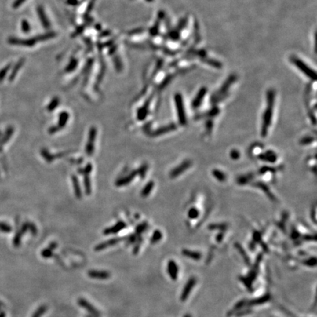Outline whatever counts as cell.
I'll return each mask as SVG.
<instances>
[{
  "instance_id": "obj_1",
  "label": "cell",
  "mask_w": 317,
  "mask_h": 317,
  "mask_svg": "<svg viewBox=\"0 0 317 317\" xmlns=\"http://www.w3.org/2000/svg\"><path fill=\"white\" fill-rule=\"evenodd\" d=\"M275 97V93L274 90L271 89L267 91V107L264 110L263 116H262L261 128V133L263 137H265L267 135L269 127L272 124L273 114H274Z\"/></svg>"
},
{
  "instance_id": "obj_2",
  "label": "cell",
  "mask_w": 317,
  "mask_h": 317,
  "mask_svg": "<svg viewBox=\"0 0 317 317\" xmlns=\"http://www.w3.org/2000/svg\"><path fill=\"white\" fill-rule=\"evenodd\" d=\"M236 79H237V76L235 74H232V75L229 76L225 80V82L223 84V85L220 87L219 90H217L213 94L212 97L211 98V101H212L213 103H218V102L221 101L222 100L224 99L227 96L228 90H229L231 85L236 81Z\"/></svg>"
},
{
  "instance_id": "obj_3",
  "label": "cell",
  "mask_w": 317,
  "mask_h": 317,
  "mask_svg": "<svg viewBox=\"0 0 317 317\" xmlns=\"http://www.w3.org/2000/svg\"><path fill=\"white\" fill-rule=\"evenodd\" d=\"M290 61L299 69V70H300V71L302 72L305 75L307 76L309 79H312L313 81L316 80V72H315L313 69L310 68L303 61L301 60L300 59H299L297 57H296V56L294 55L291 56Z\"/></svg>"
},
{
  "instance_id": "obj_4",
  "label": "cell",
  "mask_w": 317,
  "mask_h": 317,
  "mask_svg": "<svg viewBox=\"0 0 317 317\" xmlns=\"http://www.w3.org/2000/svg\"><path fill=\"white\" fill-rule=\"evenodd\" d=\"M174 101L176 104V108L177 110L178 119L180 124L184 126L187 124V115H186V110L184 107V104L183 101V96L180 93H176L174 96Z\"/></svg>"
},
{
  "instance_id": "obj_5",
  "label": "cell",
  "mask_w": 317,
  "mask_h": 317,
  "mask_svg": "<svg viewBox=\"0 0 317 317\" xmlns=\"http://www.w3.org/2000/svg\"><path fill=\"white\" fill-rule=\"evenodd\" d=\"M77 302L80 307L85 308L87 311V312L90 313V315H92V316H94L96 317H101V313H100V311H98L97 308H95L94 306L90 303V302H89L87 300H85V299L79 298V300H78Z\"/></svg>"
},
{
  "instance_id": "obj_6",
  "label": "cell",
  "mask_w": 317,
  "mask_h": 317,
  "mask_svg": "<svg viewBox=\"0 0 317 317\" xmlns=\"http://www.w3.org/2000/svg\"><path fill=\"white\" fill-rule=\"evenodd\" d=\"M192 165V163L190 160H185V161H184L183 162L180 164L178 166L175 167L173 170L171 171L170 177L172 178L178 177L180 175L183 174L184 173L185 171H187V170H188L189 168H190Z\"/></svg>"
},
{
  "instance_id": "obj_7",
  "label": "cell",
  "mask_w": 317,
  "mask_h": 317,
  "mask_svg": "<svg viewBox=\"0 0 317 317\" xmlns=\"http://www.w3.org/2000/svg\"><path fill=\"white\" fill-rule=\"evenodd\" d=\"M8 43L13 45H19V46H24L31 47L33 46L36 44L35 38H27V39H21V38H10L8 39Z\"/></svg>"
},
{
  "instance_id": "obj_8",
  "label": "cell",
  "mask_w": 317,
  "mask_h": 317,
  "mask_svg": "<svg viewBox=\"0 0 317 317\" xmlns=\"http://www.w3.org/2000/svg\"><path fill=\"white\" fill-rule=\"evenodd\" d=\"M96 129L95 127H92L90 129V132H89V137H88V142H87V145H86V153L88 156H91L93 154L94 149V144H95V140L96 137Z\"/></svg>"
},
{
  "instance_id": "obj_9",
  "label": "cell",
  "mask_w": 317,
  "mask_h": 317,
  "mask_svg": "<svg viewBox=\"0 0 317 317\" xmlns=\"http://www.w3.org/2000/svg\"><path fill=\"white\" fill-rule=\"evenodd\" d=\"M196 278H189L188 281H187V284L185 285L184 288V290L182 291L181 295V301L184 302L187 300V297H189V295L190 294V292L192 291L193 287L195 286V285L196 284Z\"/></svg>"
},
{
  "instance_id": "obj_10",
  "label": "cell",
  "mask_w": 317,
  "mask_h": 317,
  "mask_svg": "<svg viewBox=\"0 0 317 317\" xmlns=\"http://www.w3.org/2000/svg\"><path fill=\"white\" fill-rule=\"evenodd\" d=\"M123 239L121 238V237H115V238L110 239L107 240V241L101 242V243L98 244V245H97L96 247H95L94 250H95V251L103 250L108 248V247H111V246H113L115 245H116V244L119 243V242H121Z\"/></svg>"
},
{
  "instance_id": "obj_11",
  "label": "cell",
  "mask_w": 317,
  "mask_h": 317,
  "mask_svg": "<svg viewBox=\"0 0 317 317\" xmlns=\"http://www.w3.org/2000/svg\"><path fill=\"white\" fill-rule=\"evenodd\" d=\"M207 93V88L206 87H201L199 91L198 92V93L195 96V97L194 98L193 101L192 102V107L193 109H198L200 107V104H202V102L203 101V98L206 96V95Z\"/></svg>"
},
{
  "instance_id": "obj_12",
  "label": "cell",
  "mask_w": 317,
  "mask_h": 317,
  "mask_svg": "<svg viewBox=\"0 0 317 317\" xmlns=\"http://www.w3.org/2000/svg\"><path fill=\"white\" fill-rule=\"evenodd\" d=\"M87 275L90 278L98 280H107L111 278V274L107 271H98L91 269L88 271Z\"/></svg>"
},
{
  "instance_id": "obj_13",
  "label": "cell",
  "mask_w": 317,
  "mask_h": 317,
  "mask_svg": "<svg viewBox=\"0 0 317 317\" xmlns=\"http://www.w3.org/2000/svg\"><path fill=\"white\" fill-rule=\"evenodd\" d=\"M167 272L172 280H176L178 278V267L177 264L173 260H170L167 264Z\"/></svg>"
},
{
  "instance_id": "obj_14",
  "label": "cell",
  "mask_w": 317,
  "mask_h": 317,
  "mask_svg": "<svg viewBox=\"0 0 317 317\" xmlns=\"http://www.w3.org/2000/svg\"><path fill=\"white\" fill-rule=\"evenodd\" d=\"M260 158V159L261 161L265 162L267 163H272L274 164L277 161V154L275 152L272 151H267L266 152L263 153L262 154H260V156H258Z\"/></svg>"
},
{
  "instance_id": "obj_15",
  "label": "cell",
  "mask_w": 317,
  "mask_h": 317,
  "mask_svg": "<svg viewBox=\"0 0 317 317\" xmlns=\"http://www.w3.org/2000/svg\"><path fill=\"white\" fill-rule=\"evenodd\" d=\"M126 227V224L124 222L120 221L118 223H116L114 226L108 228L104 231V235H110V234H115L119 233L120 231L124 229Z\"/></svg>"
},
{
  "instance_id": "obj_16",
  "label": "cell",
  "mask_w": 317,
  "mask_h": 317,
  "mask_svg": "<svg viewBox=\"0 0 317 317\" xmlns=\"http://www.w3.org/2000/svg\"><path fill=\"white\" fill-rule=\"evenodd\" d=\"M37 13L38 17H39V19L40 21H41L43 27L46 29H49L51 26L50 21H49L48 17L46 15V13L44 11V10H43V7L38 6L37 8Z\"/></svg>"
},
{
  "instance_id": "obj_17",
  "label": "cell",
  "mask_w": 317,
  "mask_h": 317,
  "mask_svg": "<svg viewBox=\"0 0 317 317\" xmlns=\"http://www.w3.org/2000/svg\"><path fill=\"white\" fill-rule=\"evenodd\" d=\"M164 18H165V13H164L163 11L158 12L157 20H156V21L155 22L154 26L151 27V28L150 29V30H149V33H150V35L152 36V37H155V36H156L158 34L160 22H161V21L164 19Z\"/></svg>"
},
{
  "instance_id": "obj_18",
  "label": "cell",
  "mask_w": 317,
  "mask_h": 317,
  "mask_svg": "<svg viewBox=\"0 0 317 317\" xmlns=\"http://www.w3.org/2000/svg\"><path fill=\"white\" fill-rule=\"evenodd\" d=\"M57 247V245L56 242H52L51 243L48 247L43 250V251L41 252V256L43 258H49L53 256V251L54 249H56V247Z\"/></svg>"
},
{
  "instance_id": "obj_19",
  "label": "cell",
  "mask_w": 317,
  "mask_h": 317,
  "mask_svg": "<svg viewBox=\"0 0 317 317\" xmlns=\"http://www.w3.org/2000/svg\"><path fill=\"white\" fill-rule=\"evenodd\" d=\"M24 62H25L24 58H21V59H20L18 61L17 63H16V64L14 65L11 74H10V80H13L14 79V78H15L16 76V75H17L18 72L19 71L20 69H21V67L23 66V65L24 64Z\"/></svg>"
},
{
  "instance_id": "obj_20",
  "label": "cell",
  "mask_w": 317,
  "mask_h": 317,
  "mask_svg": "<svg viewBox=\"0 0 317 317\" xmlns=\"http://www.w3.org/2000/svg\"><path fill=\"white\" fill-rule=\"evenodd\" d=\"M137 173V171H134V172H132V173L129 175V176H126V177H125V178H121V180H119V181L116 183V185L123 186V185H126V184H127L130 183V182L132 181L133 179H134V178L135 177Z\"/></svg>"
},
{
  "instance_id": "obj_21",
  "label": "cell",
  "mask_w": 317,
  "mask_h": 317,
  "mask_svg": "<svg viewBox=\"0 0 317 317\" xmlns=\"http://www.w3.org/2000/svg\"><path fill=\"white\" fill-rule=\"evenodd\" d=\"M175 128H176V126H175L174 125H169L167 126H163L159 129H158V130H156L155 132H152L151 134H152V136H158L160 135V134H164V133L171 132V131L173 130Z\"/></svg>"
},
{
  "instance_id": "obj_22",
  "label": "cell",
  "mask_w": 317,
  "mask_h": 317,
  "mask_svg": "<svg viewBox=\"0 0 317 317\" xmlns=\"http://www.w3.org/2000/svg\"><path fill=\"white\" fill-rule=\"evenodd\" d=\"M200 60H201V61L203 62L204 63H206V64H208L209 65H211V66L214 67V68H220L222 67V63H220L219 61L215 60L210 59V58H207L206 57H201L200 58Z\"/></svg>"
},
{
  "instance_id": "obj_23",
  "label": "cell",
  "mask_w": 317,
  "mask_h": 317,
  "mask_svg": "<svg viewBox=\"0 0 317 317\" xmlns=\"http://www.w3.org/2000/svg\"><path fill=\"white\" fill-rule=\"evenodd\" d=\"M182 253H183L184 256L189 257V258H191L192 259L194 260H200V258H201V255H200V253L189 250H184L182 251Z\"/></svg>"
},
{
  "instance_id": "obj_24",
  "label": "cell",
  "mask_w": 317,
  "mask_h": 317,
  "mask_svg": "<svg viewBox=\"0 0 317 317\" xmlns=\"http://www.w3.org/2000/svg\"><path fill=\"white\" fill-rule=\"evenodd\" d=\"M56 35H57V34H56L55 32H46V33L39 35L37 36V37H35V38L36 41L37 42L45 41H47V40H49V39H51V38L56 37Z\"/></svg>"
},
{
  "instance_id": "obj_25",
  "label": "cell",
  "mask_w": 317,
  "mask_h": 317,
  "mask_svg": "<svg viewBox=\"0 0 317 317\" xmlns=\"http://www.w3.org/2000/svg\"><path fill=\"white\" fill-rule=\"evenodd\" d=\"M199 216H200L199 209H198L196 207H195V206L191 207L190 209L188 210V212H187V217H188V218L189 220H196V219H198V217Z\"/></svg>"
},
{
  "instance_id": "obj_26",
  "label": "cell",
  "mask_w": 317,
  "mask_h": 317,
  "mask_svg": "<svg viewBox=\"0 0 317 317\" xmlns=\"http://www.w3.org/2000/svg\"><path fill=\"white\" fill-rule=\"evenodd\" d=\"M68 114L67 113V112H62V113L60 115V121H59V124H58V130H59V129L60 128H63V127H64L65 124H66L67 121H68Z\"/></svg>"
},
{
  "instance_id": "obj_27",
  "label": "cell",
  "mask_w": 317,
  "mask_h": 317,
  "mask_svg": "<svg viewBox=\"0 0 317 317\" xmlns=\"http://www.w3.org/2000/svg\"><path fill=\"white\" fill-rule=\"evenodd\" d=\"M212 174L214 176V177L216 178L217 180L220 181H225L226 180V175H225L223 171L220 170H214L212 171Z\"/></svg>"
},
{
  "instance_id": "obj_28",
  "label": "cell",
  "mask_w": 317,
  "mask_h": 317,
  "mask_svg": "<svg viewBox=\"0 0 317 317\" xmlns=\"http://www.w3.org/2000/svg\"><path fill=\"white\" fill-rule=\"evenodd\" d=\"M78 65V60L75 58H73L70 61V63H68V65H67L66 68H65V71L67 73H71L74 71L75 69L77 68Z\"/></svg>"
},
{
  "instance_id": "obj_29",
  "label": "cell",
  "mask_w": 317,
  "mask_h": 317,
  "mask_svg": "<svg viewBox=\"0 0 317 317\" xmlns=\"http://www.w3.org/2000/svg\"><path fill=\"white\" fill-rule=\"evenodd\" d=\"M162 234L159 230H156L154 232V234H152V236L151 238V244H156L157 243L162 239Z\"/></svg>"
},
{
  "instance_id": "obj_30",
  "label": "cell",
  "mask_w": 317,
  "mask_h": 317,
  "mask_svg": "<svg viewBox=\"0 0 317 317\" xmlns=\"http://www.w3.org/2000/svg\"><path fill=\"white\" fill-rule=\"evenodd\" d=\"M154 181L149 182V183L148 184L145 186V187H144L143 191H142V192H141L142 196L147 197L148 195L151 193V191H152L153 188H154Z\"/></svg>"
},
{
  "instance_id": "obj_31",
  "label": "cell",
  "mask_w": 317,
  "mask_h": 317,
  "mask_svg": "<svg viewBox=\"0 0 317 317\" xmlns=\"http://www.w3.org/2000/svg\"><path fill=\"white\" fill-rule=\"evenodd\" d=\"M72 180H73V184H74V191H75L76 195L77 196L78 198H80V197H81V195H82L81 189H80V187H79V181H78L77 178H76L75 176H72Z\"/></svg>"
},
{
  "instance_id": "obj_32",
  "label": "cell",
  "mask_w": 317,
  "mask_h": 317,
  "mask_svg": "<svg viewBox=\"0 0 317 317\" xmlns=\"http://www.w3.org/2000/svg\"><path fill=\"white\" fill-rule=\"evenodd\" d=\"M167 37L170 38L172 41H177L180 39V32L176 29H175V30L169 32V33L167 34Z\"/></svg>"
},
{
  "instance_id": "obj_33",
  "label": "cell",
  "mask_w": 317,
  "mask_h": 317,
  "mask_svg": "<svg viewBox=\"0 0 317 317\" xmlns=\"http://www.w3.org/2000/svg\"><path fill=\"white\" fill-rule=\"evenodd\" d=\"M47 308H47L46 305H41L37 310H36L35 312L34 313V314L32 315V317H41L43 314H44L46 311Z\"/></svg>"
},
{
  "instance_id": "obj_34",
  "label": "cell",
  "mask_w": 317,
  "mask_h": 317,
  "mask_svg": "<svg viewBox=\"0 0 317 317\" xmlns=\"http://www.w3.org/2000/svg\"><path fill=\"white\" fill-rule=\"evenodd\" d=\"M269 300V295H266V296H264V297H261V298H258L256 299V300H253V301H251L250 302V305H258V304H263V303H265V302H268Z\"/></svg>"
},
{
  "instance_id": "obj_35",
  "label": "cell",
  "mask_w": 317,
  "mask_h": 317,
  "mask_svg": "<svg viewBox=\"0 0 317 317\" xmlns=\"http://www.w3.org/2000/svg\"><path fill=\"white\" fill-rule=\"evenodd\" d=\"M113 62L115 64V69L117 70V71H121L122 68H123V65H122L120 57H118V56H115L113 59Z\"/></svg>"
},
{
  "instance_id": "obj_36",
  "label": "cell",
  "mask_w": 317,
  "mask_h": 317,
  "mask_svg": "<svg viewBox=\"0 0 317 317\" xmlns=\"http://www.w3.org/2000/svg\"><path fill=\"white\" fill-rule=\"evenodd\" d=\"M21 30H22V32H24V33H27V32H29L30 31V24L26 19H24L21 21Z\"/></svg>"
},
{
  "instance_id": "obj_37",
  "label": "cell",
  "mask_w": 317,
  "mask_h": 317,
  "mask_svg": "<svg viewBox=\"0 0 317 317\" xmlns=\"http://www.w3.org/2000/svg\"><path fill=\"white\" fill-rule=\"evenodd\" d=\"M10 68H11V64H8L0 71V82L2 81V80L4 79V78L6 76L7 74H8L9 71H10Z\"/></svg>"
},
{
  "instance_id": "obj_38",
  "label": "cell",
  "mask_w": 317,
  "mask_h": 317,
  "mask_svg": "<svg viewBox=\"0 0 317 317\" xmlns=\"http://www.w3.org/2000/svg\"><path fill=\"white\" fill-rule=\"evenodd\" d=\"M147 227H148V223H144L143 224H141V225H138L136 228L135 234L137 236H139L140 234H143L144 231H145V229L147 228Z\"/></svg>"
},
{
  "instance_id": "obj_39",
  "label": "cell",
  "mask_w": 317,
  "mask_h": 317,
  "mask_svg": "<svg viewBox=\"0 0 317 317\" xmlns=\"http://www.w3.org/2000/svg\"><path fill=\"white\" fill-rule=\"evenodd\" d=\"M187 21H188V19H187V17L183 18V19H181V20H180L179 23H178V26H177V27H176V30L179 31V32L181 30H183V29L186 26H187Z\"/></svg>"
},
{
  "instance_id": "obj_40",
  "label": "cell",
  "mask_w": 317,
  "mask_h": 317,
  "mask_svg": "<svg viewBox=\"0 0 317 317\" xmlns=\"http://www.w3.org/2000/svg\"><path fill=\"white\" fill-rule=\"evenodd\" d=\"M142 242H143V239H140V237L137 239V240L136 241V244H135V246L134 247V248H133V254L134 255H137L138 253V252H139L140 250V245H141Z\"/></svg>"
},
{
  "instance_id": "obj_41",
  "label": "cell",
  "mask_w": 317,
  "mask_h": 317,
  "mask_svg": "<svg viewBox=\"0 0 317 317\" xmlns=\"http://www.w3.org/2000/svg\"><path fill=\"white\" fill-rule=\"evenodd\" d=\"M59 103H60V101H59V99H58L57 98H54V99H53L52 101H51V103L49 104L48 110L49 111H52L53 110H54V109H55L56 107H57V106L58 105V104H59Z\"/></svg>"
},
{
  "instance_id": "obj_42",
  "label": "cell",
  "mask_w": 317,
  "mask_h": 317,
  "mask_svg": "<svg viewBox=\"0 0 317 317\" xmlns=\"http://www.w3.org/2000/svg\"><path fill=\"white\" fill-rule=\"evenodd\" d=\"M138 238H139V236H137L135 234H132L131 236H129L126 239V245H132L133 243H135Z\"/></svg>"
},
{
  "instance_id": "obj_43",
  "label": "cell",
  "mask_w": 317,
  "mask_h": 317,
  "mask_svg": "<svg viewBox=\"0 0 317 317\" xmlns=\"http://www.w3.org/2000/svg\"><path fill=\"white\" fill-rule=\"evenodd\" d=\"M144 31H145V29L144 28H137V29H134V30L129 31L128 33H129V35H134L142 33V32H143Z\"/></svg>"
},
{
  "instance_id": "obj_44",
  "label": "cell",
  "mask_w": 317,
  "mask_h": 317,
  "mask_svg": "<svg viewBox=\"0 0 317 317\" xmlns=\"http://www.w3.org/2000/svg\"><path fill=\"white\" fill-rule=\"evenodd\" d=\"M85 26H82H82H80V27H78L77 30H76L75 32H74V33L72 34V37H73V38H74V37H76V36L79 35L81 34L82 32H83L84 30H85Z\"/></svg>"
},
{
  "instance_id": "obj_45",
  "label": "cell",
  "mask_w": 317,
  "mask_h": 317,
  "mask_svg": "<svg viewBox=\"0 0 317 317\" xmlns=\"http://www.w3.org/2000/svg\"><path fill=\"white\" fill-rule=\"evenodd\" d=\"M230 155H231V158H232V159L236 160V159H238L239 158L240 153L238 151H236V150H233V151H231Z\"/></svg>"
},
{
  "instance_id": "obj_46",
  "label": "cell",
  "mask_w": 317,
  "mask_h": 317,
  "mask_svg": "<svg viewBox=\"0 0 317 317\" xmlns=\"http://www.w3.org/2000/svg\"><path fill=\"white\" fill-rule=\"evenodd\" d=\"M26 2V0H16L13 2V8L15 9L19 8L24 2Z\"/></svg>"
},
{
  "instance_id": "obj_47",
  "label": "cell",
  "mask_w": 317,
  "mask_h": 317,
  "mask_svg": "<svg viewBox=\"0 0 317 317\" xmlns=\"http://www.w3.org/2000/svg\"><path fill=\"white\" fill-rule=\"evenodd\" d=\"M95 2H96V0H91L90 2L89 3L88 6H87V10H86L87 13H88L90 12L91 10H92L93 8V6H94Z\"/></svg>"
},
{
  "instance_id": "obj_48",
  "label": "cell",
  "mask_w": 317,
  "mask_h": 317,
  "mask_svg": "<svg viewBox=\"0 0 317 317\" xmlns=\"http://www.w3.org/2000/svg\"><path fill=\"white\" fill-rule=\"evenodd\" d=\"M79 0H67V4L71 5V6H76V5H79Z\"/></svg>"
},
{
  "instance_id": "obj_49",
  "label": "cell",
  "mask_w": 317,
  "mask_h": 317,
  "mask_svg": "<svg viewBox=\"0 0 317 317\" xmlns=\"http://www.w3.org/2000/svg\"><path fill=\"white\" fill-rule=\"evenodd\" d=\"M110 33H111L110 31H108V30H107V31H104V32H102V33L101 34V37H104V36H108V35H110Z\"/></svg>"
},
{
  "instance_id": "obj_50",
  "label": "cell",
  "mask_w": 317,
  "mask_h": 317,
  "mask_svg": "<svg viewBox=\"0 0 317 317\" xmlns=\"http://www.w3.org/2000/svg\"><path fill=\"white\" fill-rule=\"evenodd\" d=\"M116 49H117V46H112V48H111L110 50L109 51V54H113V53L116 51Z\"/></svg>"
},
{
  "instance_id": "obj_51",
  "label": "cell",
  "mask_w": 317,
  "mask_h": 317,
  "mask_svg": "<svg viewBox=\"0 0 317 317\" xmlns=\"http://www.w3.org/2000/svg\"><path fill=\"white\" fill-rule=\"evenodd\" d=\"M85 317H96V316H92V315L90 314V315H86V316H85Z\"/></svg>"
},
{
  "instance_id": "obj_52",
  "label": "cell",
  "mask_w": 317,
  "mask_h": 317,
  "mask_svg": "<svg viewBox=\"0 0 317 317\" xmlns=\"http://www.w3.org/2000/svg\"><path fill=\"white\" fill-rule=\"evenodd\" d=\"M145 1H146L147 2H153L154 0H145Z\"/></svg>"
},
{
  "instance_id": "obj_53",
  "label": "cell",
  "mask_w": 317,
  "mask_h": 317,
  "mask_svg": "<svg viewBox=\"0 0 317 317\" xmlns=\"http://www.w3.org/2000/svg\"><path fill=\"white\" fill-rule=\"evenodd\" d=\"M184 317H192V316H191L190 315H189V314H187V315H186V316H185Z\"/></svg>"
}]
</instances>
